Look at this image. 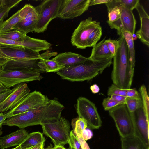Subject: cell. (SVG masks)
Segmentation results:
<instances>
[{"mask_svg":"<svg viewBox=\"0 0 149 149\" xmlns=\"http://www.w3.org/2000/svg\"></svg>","mask_w":149,"mask_h":149,"instance_id":"obj_57","label":"cell"},{"mask_svg":"<svg viewBox=\"0 0 149 149\" xmlns=\"http://www.w3.org/2000/svg\"><path fill=\"white\" fill-rule=\"evenodd\" d=\"M44 142H42L35 146L25 149H42L44 146Z\"/></svg>","mask_w":149,"mask_h":149,"instance_id":"obj_47","label":"cell"},{"mask_svg":"<svg viewBox=\"0 0 149 149\" xmlns=\"http://www.w3.org/2000/svg\"><path fill=\"white\" fill-rule=\"evenodd\" d=\"M0 48L8 60L19 61L46 59V52L41 54L36 52L24 47L10 45H2Z\"/></svg>","mask_w":149,"mask_h":149,"instance_id":"obj_11","label":"cell"},{"mask_svg":"<svg viewBox=\"0 0 149 149\" xmlns=\"http://www.w3.org/2000/svg\"><path fill=\"white\" fill-rule=\"evenodd\" d=\"M0 59H3L8 61V58L2 52L0 48Z\"/></svg>","mask_w":149,"mask_h":149,"instance_id":"obj_49","label":"cell"},{"mask_svg":"<svg viewBox=\"0 0 149 149\" xmlns=\"http://www.w3.org/2000/svg\"><path fill=\"white\" fill-rule=\"evenodd\" d=\"M119 35V46L113 57L111 78L113 84L120 88L128 89L132 84L134 67L130 62L126 41L121 34Z\"/></svg>","mask_w":149,"mask_h":149,"instance_id":"obj_3","label":"cell"},{"mask_svg":"<svg viewBox=\"0 0 149 149\" xmlns=\"http://www.w3.org/2000/svg\"><path fill=\"white\" fill-rule=\"evenodd\" d=\"M29 133L21 129L10 134L0 137V148L4 149L22 144L28 136Z\"/></svg>","mask_w":149,"mask_h":149,"instance_id":"obj_20","label":"cell"},{"mask_svg":"<svg viewBox=\"0 0 149 149\" xmlns=\"http://www.w3.org/2000/svg\"><path fill=\"white\" fill-rule=\"evenodd\" d=\"M68 149H74L73 148H72L71 146H69V147Z\"/></svg>","mask_w":149,"mask_h":149,"instance_id":"obj_56","label":"cell"},{"mask_svg":"<svg viewBox=\"0 0 149 149\" xmlns=\"http://www.w3.org/2000/svg\"><path fill=\"white\" fill-rule=\"evenodd\" d=\"M62 0H45L35 7L38 14V19L34 30L39 33L44 32L49 24L54 19L58 17Z\"/></svg>","mask_w":149,"mask_h":149,"instance_id":"obj_5","label":"cell"},{"mask_svg":"<svg viewBox=\"0 0 149 149\" xmlns=\"http://www.w3.org/2000/svg\"><path fill=\"white\" fill-rule=\"evenodd\" d=\"M105 4L108 11L109 19L107 22H112L118 19L120 16V10L113 0Z\"/></svg>","mask_w":149,"mask_h":149,"instance_id":"obj_28","label":"cell"},{"mask_svg":"<svg viewBox=\"0 0 149 149\" xmlns=\"http://www.w3.org/2000/svg\"><path fill=\"white\" fill-rule=\"evenodd\" d=\"M126 97H127L136 99L141 98V95L135 88L127 89L126 92Z\"/></svg>","mask_w":149,"mask_h":149,"instance_id":"obj_40","label":"cell"},{"mask_svg":"<svg viewBox=\"0 0 149 149\" xmlns=\"http://www.w3.org/2000/svg\"><path fill=\"white\" fill-rule=\"evenodd\" d=\"M71 125L73 130L78 138H81L82 132L88 127L86 121L83 119L79 117L72 120Z\"/></svg>","mask_w":149,"mask_h":149,"instance_id":"obj_29","label":"cell"},{"mask_svg":"<svg viewBox=\"0 0 149 149\" xmlns=\"http://www.w3.org/2000/svg\"><path fill=\"white\" fill-rule=\"evenodd\" d=\"M19 11L0 24V34L13 30V27L22 20L19 16Z\"/></svg>","mask_w":149,"mask_h":149,"instance_id":"obj_26","label":"cell"},{"mask_svg":"<svg viewBox=\"0 0 149 149\" xmlns=\"http://www.w3.org/2000/svg\"><path fill=\"white\" fill-rule=\"evenodd\" d=\"M49 100L39 91H35L30 92L13 108L5 113L7 119L40 107L49 102Z\"/></svg>","mask_w":149,"mask_h":149,"instance_id":"obj_9","label":"cell"},{"mask_svg":"<svg viewBox=\"0 0 149 149\" xmlns=\"http://www.w3.org/2000/svg\"><path fill=\"white\" fill-rule=\"evenodd\" d=\"M69 144L74 149H82L78 138L73 130L70 132V141Z\"/></svg>","mask_w":149,"mask_h":149,"instance_id":"obj_37","label":"cell"},{"mask_svg":"<svg viewBox=\"0 0 149 149\" xmlns=\"http://www.w3.org/2000/svg\"><path fill=\"white\" fill-rule=\"evenodd\" d=\"M6 5V0H0V8Z\"/></svg>","mask_w":149,"mask_h":149,"instance_id":"obj_50","label":"cell"},{"mask_svg":"<svg viewBox=\"0 0 149 149\" xmlns=\"http://www.w3.org/2000/svg\"><path fill=\"white\" fill-rule=\"evenodd\" d=\"M43 133L50 138L54 146H63L70 141V128L69 121L60 117L56 119L46 120L41 123Z\"/></svg>","mask_w":149,"mask_h":149,"instance_id":"obj_4","label":"cell"},{"mask_svg":"<svg viewBox=\"0 0 149 149\" xmlns=\"http://www.w3.org/2000/svg\"><path fill=\"white\" fill-rule=\"evenodd\" d=\"M4 86L0 82V87H2Z\"/></svg>","mask_w":149,"mask_h":149,"instance_id":"obj_55","label":"cell"},{"mask_svg":"<svg viewBox=\"0 0 149 149\" xmlns=\"http://www.w3.org/2000/svg\"><path fill=\"white\" fill-rule=\"evenodd\" d=\"M12 8L5 5L0 8V24L8 16L9 13Z\"/></svg>","mask_w":149,"mask_h":149,"instance_id":"obj_39","label":"cell"},{"mask_svg":"<svg viewBox=\"0 0 149 149\" xmlns=\"http://www.w3.org/2000/svg\"><path fill=\"white\" fill-rule=\"evenodd\" d=\"M113 56L100 59L88 58L86 61L64 68L56 73L63 79L71 81L89 80L101 74L113 62Z\"/></svg>","mask_w":149,"mask_h":149,"instance_id":"obj_2","label":"cell"},{"mask_svg":"<svg viewBox=\"0 0 149 149\" xmlns=\"http://www.w3.org/2000/svg\"><path fill=\"white\" fill-rule=\"evenodd\" d=\"M64 108L63 105L57 100H50L49 102L40 107L6 119L3 125L16 126L23 129L29 126L40 125L46 120L59 118Z\"/></svg>","mask_w":149,"mask_h":149,"instance_id":"obj_1","label":"cell"},{"mask_svg":"<svg viewBox=\"0 0 149 149\" xmlns=\"http://www.w3.org/2000/svg\"><path fill=\"white\" fill-rule=\"evenodd\" d=\"M111 0H91L89 6L102 3H106L110 2Z\"/></svg>","mask_w":149,"mask_h":149,"instance_id":"obj_44","label":"cell"},{"mask_svg":"<svg viewBox=\"0 0 149 149\" xmlns=\"http://www.w3.org/2000/svg\"><path fill=\"white\" fill-rule=\"evenodd\" d=\"M26 35L13 29L0 33V37L13 41H22L24 39Z\"/></svg>","mask_w":149,"mask_h":149,"instance_id":"obj_31","label":"cell"},{"mask_svg":"<svg viewBox=\"0 0 149 149\" xmlns=\"http://www.w3.org/2000/svg\"><path fill=\"white\" fill-rule=\"evenodd\" d=\"M6 119L7 118L5 113H0V124L3 123Z\"/></svg>","mask_w":149,"mask_h":149,"instance_id":"obj_48","label":"cell"},{"mask_svg":"<svg viewBox=\"0 0 149 149\" xmlns=\"http://www.w3.org/2000/svg\"><path fill=\"white\" fill-rule=\"evenodd\" d=\"M125 104L130 113L135 112L138 108L142 106L141 98L136 99L127 97Z\"/></svg>","mask_w":149,"mask_h":149,"instance_id":"obj_33","label":"cell"},{"mask_svg":"<svg viewBox=\"0 0 149 149\" xmlns=\"http://www.w3.org/2000/svg\"><path fill=\"white\" fill-rule=\"evenodd\" d=\"M39 63L42 67L45 72H57L64 68V67L55 60L42 59Z\"/></svg>","mask_w":149,"mask_h":149,"instance_id":"obj_27","label":"cell"},{"mask_svg":"<svg viewBox=\"0 0 149 149\" xmlns=\"http://www.w3.org/2000/svg\"><path fill=\"white\" fill-rule=\"evenodd\" d=\"M117 33L118 35L121 34L125 39L128 49L130 62L132 65L134 67L135 51L132 35L129 32L123 30L117 32Z\"/></svg>","mask_w":149,"mask_h":149,"instance_id":"obj_25","label":"cell"},{"mask_svg":"<svg viewBox=\"0 0 149 149\" xmlns=\"http://www.w3.org/2000/svg\"><path fill=\"white\" fill-rule=\"evenodd\" d=\"M113 1L120 9V16L118 19L114 22H107L110 28L116 29L117 32L123 30L133 35L135 32L136 22L132 11L127 9L122 6L118 0Z\"/></svg>","mask_w":149,"mask_h":149,"instance_id":"obj_15","label":"cell"},{"mask_svg":"<svg viewBox=\"0 0 149 149\" xmlns=\"http://www.w3.org/2000/svg\"><path fill=\"white\" fill-rule=\"evenodd\" d=\"M100 26V22L93 20L91 17L81 21L72 33L71 38L72 45L81 49L87 47V40L89 36Z\"/></svg>","mask_w":149,"mask_h":149,"instance_id":"obj_10","label":"cell"},{"mask_svg":"<svg viewBox=\"0 0 149 149\" xmlns=\"http://www.w3.org/2000/svg\"><path fill=\"white\" fill-rule=\"evenodd\" d=\"M102 34L100 26L95 29L89 35L87 40V47H93L100 39Z\"/></svg>","mask_w":149,"mask_h":149,"instance_id":"obj_32","label":"cell"},{"mask_svg":"<svg viewBox=\"0 0 149 149\" xmlns=\"http://www.w3.org/2000/svg\"><path fill=\"white\" fill-rule=\"evenodd\" d=\"M13 88H8L6 91L0 93V103L5 99L13 91Z\"/></svg>","mask_w":149,"mask_h":149,"instance_id":"obj_43","label":"cell"},{"mask_svg":"<svg viewBox=\"0 0 149 149\" xmlns=\"http://www.w3.org/2000/svg\"><path fill=\"white\" fill-rule=\"evenodd\" d=\"M127 90V89L120 88L113 84L109 87L107 94L109 97L112 95H120L126 97Z\"/></svg>","mask_w":149,"mask_h":149,"instance_id":"obj_35","label":"cell"},{"mask_svg":"<svg viewBox=\"0 0 149 149\" xmlns=\"http://www.w3.org/2000/svg\"><path fill=\"white\" fill-rule=\"evenodd\" d=\"M91 0H62L58 17L73 19L82 15L89 8Z\"/></svg>","mask_w":149,"mask_h":149,"instance_id":"obj_12","label":"cell"},{"mask_svg":"<svg viewBox=\"0 0 149 149\" xmlns=\"http://www.w3.org/2000/svg\"><path fill=\"white\" fill-rule=\"evenodd\" d=\"M105 42L113 56L116 54L119 46V39L117 40H111L109 38L105 40Z\"/></svg>","mask_w":149,"mask_h":149,"instance_id":"obj_34","label":"cell"},{"mask_svg":"<svg viewBox=\"0 0 149 149\" xmlns=\"http://www.w3.org/2000/svg\"><path fill=\"white\" fill-rule=\"evenodd\" d=\"M2 45L23 47L39 52L41 51L48 50L50 49L52 45L45 40L32 38L26 35L22 41H13L0 37V46Z\"/></svg>","mask_w":149,"mask_h":149,"instance_id":"obj_17","label":"cell"},{"mask_svg":"<svg viewBox=\"0 0 149 149\" xmlns=\"http://www.w3.org/2000/svg\"><path fill=\"white\" fill-rule=\"evenodd\" d=\"M120 3L127 9L133 11L139 3V0H118Z\"/></svg>","mask_w":149,"mask_h":149,"instance_id":"obj_38","label":"cell"},{"mask_svg":"<svg viewBox=\"0 0 149 149\" xmlns=\"http://www.w3.org/2000/svg\"><path fill=\"white\" fill-rule=\"evenodd\" d=\"M139 91L143 111L147 118L149 120V98L145 86L144 85L141 86Z\"/></svg>","mask_w":149,"mask_h":149,"instance_id":"obj_30","label":"cell"},{"mask_svg":"<svg viewBox=\"0 0 149 149\" xmlns=\"http://www.w3.org/2000/svg\"><path fill=\"white\" fill-rule=\"evenodd\" d=\"M130 115L133 125L134 135L142 143L146 149H149V120L145 114L142 106L136 110L135 114Z\"/></svg>","mask_w":149,"mask_h":149,"instance_id":"obj_14","label":"cell"},{"mask_svg":"<svg viewBox=\"0 0 149 149\" xmlns=\"http://www.w3.org/2000/svg\"><path fill=\"white\" fill-rule=\"evenodd\" d=\"M39 60H8L3 66L2 71L30 70L36 71L40 73L45 72V70L39 63Z\"/></svg>","mask_w":149,"mask_h":149,"instance_id":"obj_18","label":"cell"},{"mask_svg":"<svg viewBox=\"0 0 149 149\" xmlns=\"http://www.w3.org/2000/svg\"><path fill=\"white\" fill-rule=\"evenodd\" d=\"M3 124H0V137L3 134V131H2V126Z\"/></svg>","mask_w":149,"mask_h":149,"instance_id":"obj_52","label":"cell"},{"mask_svg":"<svg viewBox=\"0 0 149 149\" xmlns=\"http://www.w3.org/2000/svg\"><path fill=\"white\" fill-rule=\"evenodd\" d=\"M30 90L26 83L15 85L12 92L0 103V113H3L13 108L24 99Z\"/></svg>","mask_w":149,"mask_h":149,"instance_id":"obj_16","label":"cell"},{"mask_svg":"<svg viewBox=\"0 0 149 149\" xmlns=\"http://www.w3.org/2000/svg\"><path fill=\"white\" fill-rule=\"evenodd\" d=\"M88 58L80 54L70 52L60 53L52 59L65 68L83 62Z\"/></svg>","mask_w":149,"mask_h":149,"instance_id":"obj_21","label":"cell"},{"mask_svg":"<svg viewBox=\"0 0 149 149\" xmlns=\"http://www.w3.org/2000/svg\"><path fill=\"white\" fill-rule=\"evenodd\" d=\"M39 72L30 70L1 71L0 72V82L6 88L22 83L40 80L43 77Z\"/></svg>","mask_w":149,"mask_h":149,"instance_id":"obj_8","label":"cell"},{"mask_svg":"<svg viewBox=\"0 0 149 149\" xmlns=\"http://www.w3.org/2000/svg\"><path fill=\"white\" fill-rule=\"evenodd\" d=\"M123 104L113 100L109 96L104 99L102 102V106L105 111H109L117 105Z\"/></svg>","mask_w":149,"mask_h":149,"instance_id":"obj_36","label":"cell"},{"mask_svg":"<svg viewBox=\"0 0 149 149\" xmlns=\"http://www.w3.org/2000/svg\"><path fill=\"white\" fill-rule=\"evenodd\" d=\"M54 149H68L65 148L63 146H54Z\"/></svg>","mask_w":149,"mask_h":149,"instance_id":"obj_51","label":"cell"},{"mask_svg":"<svg viewBox=\"0 0 149 149\" xmlns=\"http://www.w3.org/2000/svg\"><path fill=\"white\" fill-rule=\"evenodd\" d=\"M12 149H22L20 145H18L15 148H12Z\"/></svg>","mask_w":149,"mask_h":149,"instance_id":"obj_53","label":"cell"},{"mask_svg":"<svg viewBox=\"0 0 149 149\" xmlns=\"http://www.w3.org/2000/svg\"><path fill=\"white\" fill-rule=\"evenodd\" d=\"M90 88L92 93L94 94L98 93L100 90L98 86L96 84H94L91 86Z\"/></svg>","mask_w":149,"mask_h":149,"instance_id":"obj_46","label":"cell"},{"mask_svg":"<svg viewBox=\"0 0 149 149\" xmlns=\"http://www.w3.org/2000/svg\"><path fill=\"white\" fill-rule=\"evenodd\" d=\"M76 110L78 117L86 122L87 127L97 129L102 125V121L97 108L92 102L87 98L79 97L77 100Z\"/></svg>","mask_w":149,"mask_h":149,"instance_id":"obj_7","label":"cell"},{"mask_svg":"<svg viewBox=\"0 0 149 149\" xmlns=\"http://www.w3.org/2000/svg\"><path fill=\"white\" fill-rule=\"evenodd\" d=\"M136 9L137 11L141 21L140 29L136 33L137 37L148 47L149 46V17L143 6L139 3Z\"/></svg>","mask_w":149,"mask_h":149,"instance_id":"obj_19","label":"cell"},{"mask_svg":"<svg viewBox=\"0 0 149 149\" xmlns=\"http://www.w3.org/2000/svg\"><path fill=\"white\" fill-rule=\"evenodd\" d=\"M78 139L81 143L82 149H90L86 141L81 138H78Z\"/></svg>","mask_w":149,"mask_h":149,"instance_id":"obj_45","label":"cell"},{"mask_svg":"<svg viewBox=\"0 0 149 149\" xmlns=\"http://www.w3.org/2000/svg\"><path fill=\"white\" fill-rule=\"evenodd\" d=\"M109 111L110 116L114 121L120 137L134 135L132 121L125 104L117 105Z\"/></svg>","mask_w":149,"mask_h":149,"instance_id":"obj_6","label":"cell"},{"mask_svg":"<svg viewBox=\"0 0 149 149\" xmlns=\"http://www.w3.org/2000/svg\"><path fill=\"white\" fill-rule=\"evenodd\" d=\"M110 97L113 100L123 104H125V100L127 98L125 96L115 95H111Z\"/></svg>","mask_w":149,"mask_h":149,"instance_id":"obj_42","label":"cell"},{"mask_svg":"<svg viewBox=\"0 0 149 149\" xmlns=\"http://www.w3.org/2000/svg\"><path fill=\"white\" fill-rule=\"evenodd\" d=\"M19 11L22 20L13 28L24 35L34 31L38 19V14L35 7L30 4H26Z\"/></svg>","mask_w":149,"mask_h":149,"instance_id":"obj_13","label":"cell"},{"mask_svg":"<svg viewBox=\"0 0 149 149\" xmlns=\"http://www.w3.org/2000/svg\"><path fill=\"white\" fill-rule=\"evenodd\" d=\"M45 140L41 132H33L29 133L27 137L20 145L22 149H25L44 142Z\"/></svg>","mask_w":149,"mask_h":149,"instance_id":"obj_24","label":"cell"},{"mask_svg":"<svg viewBox=\"0 0 149 149\" xmlns=\"http://www.w3.org/2000/svg\"><path fill=\"white\" fill-rule=\"evenodd\" d=\"M93 136V134L92 131L89 129L87 128L82 132L81 138L86 141L91 139Z\"/></svg>","mask_w":149,"mask_h":149,"instance_id":"obj_41","label":"cell"},{"mask_svg":"<svg viewBox=\"0 0 149 149\" xmlns=\"http://www.w3.org/2000/svg\"><path fill=\"white\" fill-rule=\"evenodd\" d=\"M105 40L104 38L93 47L89 58L100 59L113 56L105 42Z\"/></svg>","mask_w":149,"mask_h":149,"instance_id":"obj_22","label":"cell"},{"mask_svg":"<svg viewBox=\"0 0 149 149\" xmlns=\"http://www.w3.org/2000/svg\"><path fill=\"white\" fill-rule=\"evenodd\" d=\"M42 149H54V147H52L50 146H49L45 148H43Z\"/></svg>","mask_w":149,"mask_h":149,"instance_id":"obj_54","label":"cell"},{"mask_svg":"<svg viewBox=\"0 0 149 149\" xmlns=\"http://www.w3.org/2000/svg\"><path fill=\"white\" fill-rule=\"evenodd\" d=\"M122 149H146L142 143L134 135L120 137Z\"/></svg>","mask_w":149,"mask_h":149,"instance_id":"obj_23","label":"cell"}]
</instances>
